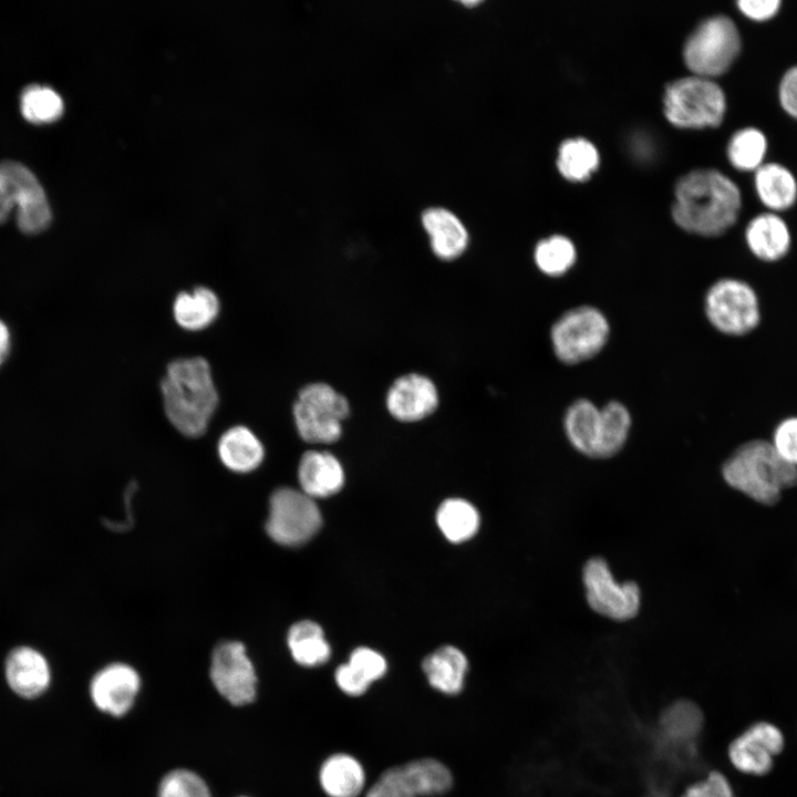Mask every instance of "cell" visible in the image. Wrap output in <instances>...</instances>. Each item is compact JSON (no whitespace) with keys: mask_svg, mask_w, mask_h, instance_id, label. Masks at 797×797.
<instances>
[{"mask_svg":"<svg viewBox=\"0 0 797 797\" xmlns=\"http://www.w3.org/2000/svg\"><path fill=\"white\" fill-rule=\"evenodd\" d=\"M745 242L751 253L764 262H777L791 247L790 229L779 214L767 211L752 218L745 229Z\"/></svg>","mask_w":797,"mask_h":797,"instance_id":"18","label":"cell"},{"mask_svg":"<svg viewBox=\"0 0 797 797\" xmlns=\"http://www.w3.org/2000/svg\"><path fill=\"white\" fill-rule=\"evenodd\" d=\"M478 3H479V1H463V4L469 6V7L476 6V4H478Z\"/></svg>","mask_w":797,"mask_h":797,"instance_id":"45","label":"cell"},{"mask_svg":"<svg viewBox=\"0 0 797 797\" xmlns=\"http://www.w3.org/2000/svg\"><path fill=\"white\" fill-rule=\"evenodd\" d=\"M159 389L170 425L186 437L203 436L219 405L209 361L200 355L172 360Z\"/></svg>","mask_w":797,"mask_h":797,"instance_id":"1","label":"cell"},{"mask_svg":"<svg viewBox=\"0 0 797 797\" xmlns=\"http://www.w3.org/2000/svg\"><path fill=\"white\" fill-rule=\"evenodd\" d=\"M742 195L737 185L716 169H696L676 184L672 216L684 230L716 237L738 219Z\"/></svg>","mask_w":797,"mask_h":797,"instance_id":"2","label":"cell"},{"mask_svg":"<svg viewBox=\"0 0 797 797\" xmlns=\"http://www.w3.org/2000/svg\"><path fill=\"white\" fill-rule=\"evenodd\" d=\"M141 689L136 670L125 663H112L92 679L90 694L95 706L112 716L126 714Z\"/></svg>","mask_w":797,"mask_h":797,"instance_id":"15","label":"cell"},{"mask_svg":"<svg viewBox=\"0 0 797 797\" xmlns=\"http://www.w3.org/2000/svg\"><path fill=\"white\" fill-rule=\"evenodd\" d=\"M346 663L369 684L383 677L387 670L383 655L366 646L354 649Z\"/></svg>","mask_w":797,"mask_h":797,"instance_id":"36","label":"cell"},{"mask_svg":"<svg viewBox=\"0 0 797 797\" xmlns=\"http://www.w3.org/2000/svg\"><path fill=\"white\" fill-rule=\"evenodd\" d=\"M441 395L434 380L420 372L397 376L386 390L384 405L389 415L404 424L418 423L439 407Z\"/></svg>","mask_w":797,"mask_h":797,"instance_id":"12","label":"cell"},{"mask_svg":"<svg viewBox=\"0 0 797 797\" xmlns=\"http://www.w3.org/2000/svg\"><path fill=\"white\" fill-rule=\"evenodd\" d=\"M10 351V332L7 324L0 320V365L6 361Z\"/></svg>","mask_w":797,"mask_h":797,"instance_id":"44","label":"cell"},{"mask_svg":"<svg viewBox=\"0 0 797 797\" xmlns=\"http://www.w3.org/2000/svg\"><path fill=\"white\" fill-rule=\"evenodd\" d=\"M4 674L10 689L24 698L42 694L51 681L46 659L30 646L15 648L8 654Z\"/></svg>","mask_w":797,"mask_h":797,"instance_id":"16","label":"cell"},{"mask_svg":"<svg viewBox=\"0 0 797 797\" xmlns=\"http://www.w3.org/2000/svg\"><path fill=\"white\" fill-rule=\"evenodd\" d=\"M422 225L429 238V247L442 261L462 257L469 245V234L463 221L451 210L442 207L426 209Z\"/></svg>","mask_w":797,"mask_h":797,"instance_id":"17","label":"cell"},{"mask_svg":"<svg viewBox=\"0 0 797 797\" xmlns=\"http://www.w3.org/2000/svg\"><path fill=\"white\" fill-rule=\"evenodd\" d=\"M664 113L679 127H716L725 116L726 97L722 87L712 79L687 76L667 85Z\"/></svg>","mask_w":797,"mask_h":797,"instance_id":"5","label":"cell"},{"mask_svg":"<svg viewBox=\"0 0 797 797\" xmlns=\"http://www.w3.org/2000/svg\"><path fill=\"white\" fill-rule=\"evenodd\" d=\"M217 454L226 468L238 474H247L262 464L266 449L250 427L238 424L227 428L219 436Z\"/></svg>","mask_w":797,"mask_h":797,"instance_id":"20","label":"cell"},{"mask_svg":"<svg viewBox=\"0 0 797 797\" xmlns=\"http://www.w3.org/2000/svg\"><path fill=\"white\" fill-rule=\"evenodd\" d=\"M742 40L734 21L726 15L704 20L684 46V61L694 75L713 77L725 73L741 52Z\"/></svg>","mask_w":797,"mask_h":797,"instance_id":"8","label":"cell"},{"mask_svg":"<svg viewBox=\"0 0 797 797\" xmlns=\"http://www.w3.org/2000/svg\"><path fill=\"white\" fill-rule=\"evenodd\" d=\"M586 598L591 609L617 621L636 615L640 607V589L632 581L614 580L604 559L594 557L583 567Z\"/></svg>","mask_w":797,"mask_h":797,"instance_id":"10","label":"cell"},{"mask_svg":"<svg viewBox=\"0 0 797 797\" xmlns=\"http://www.w3.org/2000/svg\"><path fill=\"white\" fill-rule=\"evenodd\" d=\"M770 443L785 462L797 468V416L782 420L774 428Z\"/></svg>","mask_w":797,"mask_h":797,"instance_id":"37","label":"cell"},{"mask_svg":"<svg viewBox=\"0 0 797 797\" xmlns=\"http://www.w3.org/2000/svg\"><path fill=\"white\" fill-rule=\"evenodd\" d=\"M209 674L215 689L232 705L242 706L255 700L257 675L241 642L219 643L211 655Z\"/></svg>","mask_w":797,"mask_h":797,"instance_id":"11","label":"cell"},{"mask_svg":"<svg viewBox=\"0 0 797 797\" xmlns=\"http://www.w3.org/2000/svg\"><path fill=\"white\" fill-rule=\"evenodd\" d=\"M14 208L11 184L0 167V224L4 222Z\"/></svg>","mask_w":797,"mask_h":797,"instance_id":"43","label":"cell"},{"mask_svg":"<svg viewBox=\"0 0 797 797\" xmlns=\"http://www.w3.org/2000/svg\"><path fill=\"white\" fill-rule=\"evenodd\" d=\"M0 167L13 189L19 229L29 235L46 229L52 218L51 209L35 175L28 167L14 161H4L0 163Z\"/></svg>","mask_w":797,"mask_h":797,"instance_id":"13","label":"cell"},{"mask_svg":"<svg viewBox=\"0 0 797 797\" xmlns=\"http://www.w3.org/2000/svg\"><path fill=\"white\" fill-rule=\"evenodd\" d=\"M681 797H734L728 779L720 772L691 785Z\"/></svg>","mask_w":797,"mask_h":797,"instance_id":"39","label":"cell"},{"mask_svg":"<svg viewBox=\"0 0 797 797\" xmlns=\"http://www.w3.org/2000/svg\"><path fill=\"white\" fill-rule=\"evenodd\" d=\"M557 164L567 179L584 180L598 167L599 155L589 141L572 138L560 146Z\"/></svg>","mask_w":797,"mask_h":797,"instance_id":"33","label":"cell"},{"mask_svg":"<svg viewBox=\"0 0 797 797\" xmlns=\"http://www.w3.org/2000/svg\"><path fill=\"white\" fill-rule=\"evenodd\" d=\"M704 312L711 325L728 337H744L762 320L756 290L747 281L734 277L721 278L707 289Z\"/></svg>","mask_w":797,"mask_h":797,"instance_id":"6","label":"cell"},{"mask_svg":"<svg viewBox=\"0 0 797 797\" xmlns=\"http://www.w3.org/2000/svg\"><path fill=\"white\" fill-rule=\"evenodd\" d=\"M20 110L23 117L33 124H49L61 117L63 100L53 89L32 84L20 96Z\"/></svg>","mask_w":797,"mask_h":797,"instance_id":"31","label":"cell"},{"mask_svg":"<svg viewBox=\"0 0 797 797\" xmlns=\"http://www.w3.org/2000/svg\"><path fill=\"white\" fill-rule=\"evenodd\" d=\"M609 337L608 318L592 306L566 311L550 330L553 353L565 364H578L593 358L604 348Z\"/></svg>","mask_w":797,"mask_h":797,"instance_id":"7","label":"cell"},{"mask_svg":"<svg viewBox=\"0 0 797 797\" xmlns=\"http://www.w3.org/2000/svg\"><path fill=\"white\" fill-rule=\"evenodd\" d=\"M287 643L292 659L302 666L322 665L331 655V648L323 630L310 620L294 623L289 629Z\"/></svg>","mask_w":797,"mask_h":797,"instance_id":"27","label":"cell"},{"mask_svg":"<svg viewBox=\"0 0 797 797\" xmlns=\"http://www.w3.org/2000/svg\"><path fill=\"white\" fill-rule=\"evenodd\" d=\"M631 428V414L625 405L618 401L601 407V436L598 458L617 454L625 444Z\"/></svg>","mask_w":797,"mask_h":797,"instance_id":"30","label":"cell"},{"mask_svg":"<svg viewBox=\"0 0 797 797\" xmlns=\"http://www.w3.org/2000/svg\"><path fill=\"white\" fill-rule=\"evenodd\" d=\"M566 436L581 454L598 458L601 436V407L588 398L575 401L563 417Z\"/></svg>","mask_w":797,"mask_h":797,"instance_id":"22","label":"cell"},{"mask_svg":"<svg viewBox=\"0 0 797 797\" xmlns=\"http://www.w3.org/2000/svg\"><path fill=\"white\" fill-rule=\"evenodd\" d=\"M398 773L415 797L439 796L453 786L451 770L434 758H420L397 766Z\"/></svg>","mask_w":797,"mask_h":797,"instance_id":"26","label":"cell"},{"mask_svg":"<svg viewBox=\"0 0 797 797\" xmlns=\"http://www.w3.org/2000/svg\"><path fill=\"white\" fill-rule=\"evenodd\" d=\"M221 303L218 294L206 286L180 291L172 304L176 324L183 330L198 332L210 327L218 318Z\"/></svg>","mask_w":797,"mask_h":797,"instance_id":"21","label":"cell"},{"mask_svg":"<svg viewBox=\"0 0 797 797\" xmlns=\"http://www.w3.org/2000/svg\"><path fill=\"white\" fill-rule=\"evenodd\" d=\"M576 259L575 245L560 235L540 240L534 251L537 268L549 277L563 276L573 267Z\"/></svg>","mask_w":797,"mask_h":797,"instance_id":"32","label":"cell"},{"mask_svg":"<svg viewBox=\"0 0 797 797\" xmlns=\"http://www.w3.org/2000/svg\"><path fill=\"white\" fill-rule=\"evenodd\" d=\"M321 513L313 498L302 490L282 487L269 500L266 530L277 544L297 547L310 540L320 529Z\"/></svg>","mask_w":797,"mask_h":797,"instance_id":"9","label":"cell"},{"mask_svg":"<svg viewBox=\"0 0 797 797\" xmlns=\"http://www.w3.org/2000/svg\"><path fill=\"white\" fill-rule=\"evenodd\" d=\"M437 525L452 542L470 539L479 528V514L467 500L449 498L443 501L436 513Z\"/></svg>","mask_w":797,"mask_h":797,"instance_id":"28","label":"cell"},{"mask_svg":"<svg viewBox=\"0 0 797 797\" xmlns=\"http://www.w3.org/2000/svg\"><path fill=\"white\" fill-rule=\"evenodd\" d=\"M158 797H211L205 780L188 769H175L163 777Z\"/></svg>","mask_w":797,"mask_h":797,"instance_id":"35","label":"cell"},{"mask_svg":"<svg viewBox=\"0 0 797 797\" xmlns=\"http://www.w3.org/2000/svg\"><path fill=\"white\" fill-rule=\"evenodd\" d=\"M292 418L299 437L309 444H332L343 434L351 415L348 397L323 381L310 382L297 393Z\"/></svg>","mask_w":797,"mask_h":797,"instance_id":"4","label":"cell"},{"mask_svg":"<svg viewBox=\"0 0 797 797\" xmlns=\"http://www.w3.org/2000/svg\"><path fill=\"white\" fill-rule=\"evenodd\" d=\"M301 490L311 498L337 494L344 484V470L340 460L328 451H307L298 465Z\"/></svg>","mask_w":797,"mask_h":797,"instance_id":"19","label":"cell"},{"mask_svg":"<svg viewBox=\"0 0 797 797\" xmlns=\"http://www.w3.org/2000/svg\"><path fill=\"white\" fill-rule=\"evenodd\" d=\"M660 723L670 739L692 742L702 729L703 715L694 703L683 700L667 707Z\"/></svg>","mask_w":797,"mask_h":797,"instance_id":"34","label":"cell"},{"mask_svg":"<svg viewBox=\"0 0 797 797\" xmlns=\"http://www.w3.org/2000/svg\"><path fill=\"white\" fill-rule=\"evenodd\" d=\"M722 475L732 488L765 506L777 504L784 490L797 485V468L760 438L738 446L724 462Z\"/></svg>","mask_w":797,"mask_h":797,"instance_id":"3","label":"cell"},{"mask_svg":"<svg viewBox=\"0 0 797 797\" xmlns=\"http://www.w3.org/2000/svg\"><path fill=\"white\" fill-rule=\"evenodd\" d=\"M737 8L743 15L756 22L773 19L780 10V0H739Z\"/></svg>","mask_w":797,"mask_h":797,"instance_id":"40","label":"cell"},{"mask_svg":"<svg viewBox=\"0 0 797 797\" xmlns=\"http://www.w3.org/2000/svg\"><path fill=\"white\" fill-rule=\"evenodd\" d=\"M784 744L778 727L757 722L729 744L728 758L739 772L760 776L772 769L773 757L783 751Z\"/></svg>","mask_w":797,"mask_h":797,"instance_id":"14","label":"cell"},{"mask_svg":"<svg viewBox=\"0 0 797 797\" xmlns=\"http://www.w3.org/2000/svg\"><path fill=\"white\" fill-rule=\"evenodd\" d=\"M754 175V186L760 203L768 211L778 214L797 200V179L779 163H764Z\"/></svg>","mask_w":797,"mask_h":797,"instance_id":"23","label":"cell"},{"mask_svg":"<svg viewBox=\"0 0 797 797\" xmlns=\"http://www.w3.org/2000/svg\"><path fill=\"white\" fill-rule=\"evenodd\" d=\"M365 797H415L403 782L397 766L384 770Z\"/></svg>","mask_w":797,"mask_h":797,"instance_id":"38","label":"cell"},{"mask_svg":"<svg viewBox=\"0 0 797 797\" xmlns=\"http://www.w3.org/2000/svg\"><path fill=\"white\" fill-rule=\"evenodd\" d=\"M422 667L433 689L455 695L463 690L468 661L459 649L445 645L428 654Z\"/></svg>","mask_w":797,"mask_h":797,"instance_id":"24","label":"cell"},{"mask_svg":"<svg viewBox=\"0 0 797 797\" xmlns=\"http://www.w3.org/2000/svg\"><path fill=\"white\" fill-rule=\"evenodd\" d=\"M767 138L756 127H744L731 137L727 145L729 163L738 170L755 172L765 163Z\"/></svg>","mask_w":797,"mask_h":797,"instance_id":"29","label":"cell"},{"mask_svg":"<svg viewBox=\"0 0 797 797\" xmlns=\"http://www.w3.org/2000/svg\"><path fill=\"white\" fill-rule=\"evenodd\" d=\"M334 679L338 687L349 696H360L364 694L371 685L348 663L341 664L335 670Z\"/></svg>","mask_w":797,"mask_h":797,"instance_id":"42","label":"cell"},{"mask_svg":"<svg viewBox=\"0 0 797 797\" xmlns=\"http://www.w3.org/2000/svg\"><path fill=\"white\" fill-rule=\"evenodd\" d=\"M778 99L783 110L797 120V65L789 68L783 75Z\"/></svg>","mask_w":797,"mask_h":797,"instance_id":"41","label":"cell"},{"mask_svg":"<svg viewBox=\"0 0 797 797\" xmlns=\"http://www.w3.org/2000/svg\"><path fill=\"white\" fill-rule=\"evenodd\" d=\"M319 782L329 797H358L365 785V770L352 755L338 753L321 765Z\"/></svg>","mask_w":797,"mask_h":797,"instance_id":"25","label":"cell"}]
</instances>
